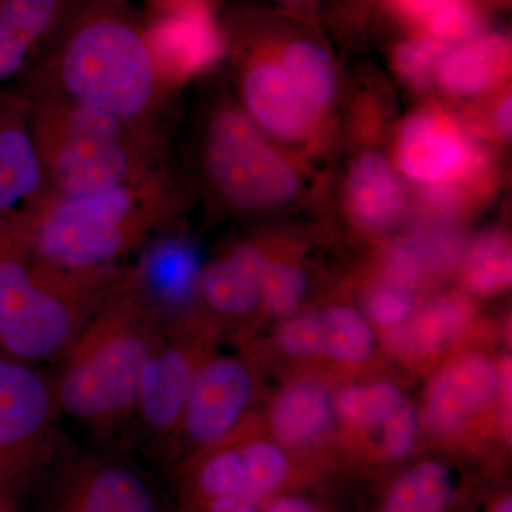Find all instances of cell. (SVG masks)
Instances as JSON below:
<instances>
[{"label": "cell", "instance_id": "cell-22", "mask_svg": "<svg viewBox=\"0 0 512 512\" xmlns=\"http://www.w3.org/2000/svg\"><path fill=\"white\" fill-rule=\"evenodd\" d=\"M350 220L369 232L393 227L406 207V194L393 164L376 151L355 158L345 184Z\"/></svg>", "mask_w": 512, "mask_h": 512}, {"label": "cell", "instance_id": "cell-8", "mask_svg": "<svg viewBox=\"0 0 512 512\" xmlns=\"http://www.w3.org/2000/svg\"><path fill=\"white\" fill-rule=\"evenodd\" d=\"M393 156L397 170L423 188H458L471 201L493 191L487 151L443 107H423L406 117L397 128Z\"/></svg>", "mask_w": 512, "mask_h": 512}, {"label": "cell", "instance_id": "cell-19", "mask_svg": "<svg viewBox=\"0 0 512 512\" xmlns=\"http://www.w3.org/2000/svg\"><path fill=\"white\" fill-rule=\"evenodd\" d=\"M269 258L271 252L261 242L242 241L205 264L198 302L207 315L239 322L259 312Z\"/></svg>", "mask_w": 512, "mask_h": 512}, {"label": "cell", "instance_id": "cell-13", "mask_svg": "<svg viewBox=\"0 0 512 512\" xmlns=\"http://www.w3.org/2000/svg\"><path fill=\"white\" fill-rule=\"evenodd\" d=\"M336 419L367 434L370 457L399 463L412 456L420 439V416L402 387L389 380L352 384L333 399Z\"/></svg>", "mask_w": 512, "mask_h": 512}, {"label": "cell", "instance_id": "cell-6", "mask_svg": "<svg viewBox=\"0 0 512 512\" xmlns=\"http://www.w3.org/2000/svg\"><path fill=\"white\" fill-rule=\"evenodd\" d=\"M202 160L214 190L239 211L281 210L302 190L298 168L242 107L227 104L212 113Z\"/></svg>", "mask_w": 512, "mask_h": 512}, {"label": "cell", "instance_id": "cell-29", "mask_svg": "<svg viewBox=\"0 0 512 512\" xmlns=\"http://www.w3.org/2000/svg\"><path fill=\"white\" fill-rule=\"evenodd\" d=\"M450 49L427 33L404 40L393 52L394 72L413 89H427L436 80L437 67Z\"/></svg>", "mask_w": 512, "mask_h": 512}, {"label": "cell", "instance_id": "cell-18", "mask_svg": "<svg viewBox=\"0 0 512 512\" xmlns=\"http://www.w3.org/2000/svg\"><path fill=\"white\" fill-rule=\"evenodd\" d=\"M242 110L272 140L282 143H308L318 134L319 126L278 57L256 55L242 66L239 76Z\"/></svg>", "mask_w": 512, "mask_h": 512}, {"label": "cell", "instance_id": "cell-17", "mask_svg": "<svg viewBox=\"0 0 512 512\" xmlns=\"http://www.w3.org/2000/svg\"><path fill=\"white\" fill-rule=\"evenodd\" d=\"M498 392V363L481 353L454 357L431 377L421 419L433 433L450 436L490 407Z\"/></svg>", "mask_w": 512, "mask_h": 512}, {"label": "cell", "instance_id": "cell-34", "mask_svg": "<svg viewBox=\"0 0 512 512\" xmlns=\"http://www.w3.org/2000/svg\"><path fill=\"white\" fill-rule=\"evenodd\" d=\"M261 512H325L311 498L295 493H285L266 501Z\"/></svg>", "mask_w": 512, "mask_h": 512}, {"label": "cell", "instance_id": "cell-26", "mask_svg": "<svg viewBox=\"0 0 512 512\" xmlns=\"http://www.w3.org/2000/svg\"><path fill=\"white\" fill-rule=\"evenodd\" d=\"M473 318V306L466 299H440L420 312H414L394 333L396 349L409 357L427 359L437 355L461 335Z\"/></svg>", "mask_w": 512, "mask_h": 512}, {"label": "cell", "instance_id": "cell-23", "mask_svg": "<svg viewBox=\"0 0 512 512\" xmlns=\"http://www.w3.org/2000/svg\"><path fill=\"white\" fill-rule=\"evenodd\" d=\"M335 403L329 390L312 379L293 380L272 400L268 412L272 439L289 451L315 446L335 420Z\"/></svg>", "mask_w": 512, "mask_h": 512}, {"label": "cell", "instance_id": "cell-11", "mask_svg": "<svg viewBox=\"0 0 512 512\" xmlns=\"http://www.w3.org/2000/svg\"><path fill=\"white\" fill-rule=\"evenodd\" d=\"M52 194L28 97L0 90V228L19 231Z\"/></svg>", "mask_w": 512, "mask_h": 512}, {"label": "cell", "instance_id": "cell-30", "mask_svg": "<svg viewBox=\"0 0 512 512\" xmlns=\"http://www.w3.org/2000/svg\"><path fill=\"white\" fill-rule=\"evenodd\" d=\"M481 20L466 0H453L426 19L427 35L454 47L480 35Z\"/></svg>", "mask_w": 512, "mask_h": 512}, {"label": "cell", "instance_id": "cell-35", "mask_svg": "<svg viewBox=\"0 0 512 512\" xmlns=\"http://www.w3.org/2000/svg\"><path fill=\"white\" fill-rule=\"evenodd\" d=\"M453 0H394L397 8L402 10L404 15L413 19H426L429 18L434 10L440 9L441 6Z\"/></svg>", "mask_w": 512, "mask_h": 512}, {"label": "cell", "instance_id": "cell-32", "mask_svg": "<svg viewBox=\"0 0 512 512\" xmlns=\"http://www.w3.org/2000/svg\"><path fill=\"white\" fill-rule=\"evenodd\" d=\"M512 97L511 87L491 94V99L484 101L483 106L478 107L468 116L464 126L470 131L471 136L487 138V140L507 143L512 131Z\"/></svg>", "mask_w": 512, "mask_h": 512}, {"label": "cell", "instance_id": "cell-2", "mask_svg": "<svg viewBox=\"0 0 512 512\" xmlns=\"http://www.w3.org/2000/svg\"><path fill=\"white\" fill-rule=\"evenodd\" d=\"M173 181L158 167L133 183L82 195L52 194L15 231L40 261L69 271L117 269L173 224Z\"/></svg>", "mask_w": 512, "mask_h": 512}, {"label": "cell", "instance_id": "cell-20", "mask_svg": "<svg viewBox=\"0 0 512 512\" xmlns=\"http://www.w3.org/2000/svg\"><path fill=\"white\" fill-rule=\"evenodd\" d=\"M83 0L0 2V83L25 69L46 50L67 16Z\"/></svg>", "mask_w": 512, "mask_h": 512}, {"label": "cell", "instance_id": "cell-10", "mask_svg": "<svg viewBox=\"0 0 512 512\" xmlns=\"http://www.w3.org/2000/svg\"><path fill=\"white\" fill-rule=\"evenodd\" d=\"M256 394V377L239 356L210 355L192 382L177 434L202 451L220 446L247 419Z\"/></svg>", "mask_w": 512, "mask_h": 512}, {"label": "cell", "instance_id": "cell-12", "mask_svg": "<svg viewBox=\"0 0 512 512\" xmlns=\"http://www.w3.org/2000/svg\"><path fill=\"white\" fill-rule=\"evenodd\" d=\"M144 32L165 89H173L217 66L225 53L220 25L207 0H188L150 13Z\"/></svg>", "mask_w": 512, "mask_h": 512}, {"label": "cell", "instance_id": "cell-27", "mask_svg": "<svg viewBox=\"0 0 512 512\" xmlns=\"http://www.w3.org/2000/svg\"><path fill=\"white\" fill-rule=\"evenodd\" d=\"M511 282L512 251L507 232L491 229L478 235L464 259L463 284L467 291L488 298L507 291Z\"/></svg>", "mask_w": 512, "mask_h": 512}, {"label": "cell", "instance_id": "cell-16", "mask_svg": "<svg viewBox=\"0 0 512 512\" xmlns=\"http://www.w3.org/2000/svg\"><path fill=\"white\" fill-rule=\"evenodd\" d=\"M49 512H157V500L136 468L116 458L89 457L64 474Z\"/></svg>", "mask_w": 512, "mask_h": 512}, {"label": "cell", "instance_id": "cell-14", "mask_svg": "<svg viewBox=\"0 0 512 512\" xmlns=\"http://www.w3.org/2000/svg\"><path fill=\"white\" fill-rule=\"evenodd\" d=\"M136 264L123 271L124 282L157 312L165 323L194 315L204 265L187 238L168 229L150 239Z\"/></svg>", "mask_w": 512, "mask_h": 512}, {"label": "cell", "instance_id": "cell-3", "mask_svg": "<svg viewBox=\"0 0 512 512\" xmlns=\"http://www.w3.org/2000/svg\"><path fill=\"white\" fill-rule=\"evenodd\" d=\"M164 322L121 272L62 357L55 377L62 414L106 430L136 409L138 386Z\"/></svg>", "mask_w": 512, "mask_h": 512}, {"label": "cell", "instance_id": "cell-33", "mask_svg": "<svg viewBox=\"0 0 512 512\" xmlns=\"http://www.w3.org/2000/svg\"><path fill=\"white\" fill-rule=\"evenodd\" d=\"M383 274L384 282L413 291L421 278V261L416 249L404 245L390 248L383 258Z\"/></svg>", "mask_w": 512, "mask_h": 512}, {"label": "cell", "instance_id": "cell-9", "mask_svg": "<svg viewBox=\"0 0 512 512\" xmlns=\"http://www.w3.org/2000/svg\"><path fill=\"white\" fill-rule=\"evenodd\" d=\"M210 330L198 313L165 323L148 357L134 413L158 439L178 433L194 377L210 356Z\"/></svg>", "mask_w": 512, "mask_h": 512}, {"label": "cell", "instance_id": "cell-25", "mask_svg": "<svg viewBox=\"0 0 512 512\" xmlns=\"http://www.w3.org/2000/svg\"><path fill=\"white\" fill-rule=\"evenodd\" d=\"M276 57L313 120L322 126L338 94V74L332 56L319 43L299 39L286 45Z\"/></svg>", "mask_w": 512, "mask_h": 512}, {"label": "cell", "instance_id": "cell-36", "mask_svg": "<svg viewBox=\"0 0 512 512\" xmlns=\"http://www.w3.org/2000/svg\"><path fill=\"white\" fill-rule=\"evenodd\" d=\"M485 512H512L511 494L504 493L495 497Z\"/></svg>", "mask_w": 512, "mask_h": 512}, {"label": "cell", "instance_id": "cell-4", "mask_svg": "<svg viewBox=\"0 0 512 512\" xmlns=\"http://www.w3.org/2000/svg\"><path fill=\"white\" fill-rule=\"evenodd\" d=\"M121 272L57 268L0 228V355L32 365L62 359Z\"/></svg>", "mask_w": 512, "mask_h": 512}, {"label": "cell", "instance_id": "cell-37", "mask_svg": "<svg viewBox=\"0 0 512 512\" xmlns=\"http://www.w3.org/2000/svg\"><path fill=\"white\" fill-rule=\"evenodd\" d=\"M150 13H160L164 10L173 9L181 3L188 2V0H147Z\"/></svg>", "mask_w": 512, "mask_h": 512}, {"label": "cell", "instance_id": "cell-21", "mask_svg": "<svg viewBox=\"0 0 512 512\" xmlns=\"http://www.w3.org/2000/svg\"><path fill=\"white\" fill-rule=\"evenodd\" d=\"M511 76V42L504 35H478L451 47L437 67L440 89L460 99L488 96Z\"/></svg>", "mask_w": 512, "mask_h": 512}, {"label": "cell", "instance_id": "cell-7", "mask_svg": "<svg viewBox=\"0 0 512 512\" xmlns=\"http://www.w3.org/2000/svg\"><path fill=\"white\" fill-rule=\"evenodd\" d=\"M62 416L55 377L0 355V510L19 505L55 457Z\"/></svg>", "mask_w": 512, "mask_h": 512}, {"label": "cell", "instance_id": "cell-28", "mask_svg": "<svg viewBox=\"0 0 512 512\" xmlns=\"http://www.w3.org/2000/svg\"><path fill=\"white\" fill-rule=\"evenodd\" d=\"M308 286V276L301 266L271 255L262 282L259 312L276 318H288L302 305Z\"/></svg>", "mask_w": 512, "mask_h": 512}, {"label": "cell", "instance_id": "cell-5", "mask_svg": "<svg viewBox=\"0 0 512 512\" xmlns=\"http://www.w3.org/2000/svg\"><path fill=\"white\" fill-rule=\"evenodd\" d=\"M26 97L53 194L111 190L161 167L160 131L55 97Z\"/></svg>", "mask_w": 512, "mask_h": 512}, {"label": "cell", "instance_id": "cell-38", "mask_svg": "<svg viewBox=\"0 0 512 512\" xmlns=\"http://www.w3.org/2000/svg\"><path fill=\"white\" fill-rule=\"evenodd\" d=\"M0 512H15V511L0 510Z\"/></svg>", "mask_w": 512, "mask_h": 512}, {"label": "cell", "instance_id": "cell-24", "mask_svg": "<svg viewBox=\"0 0 512 512\" xmlns=\"http://www.w3.org/2000/svg\"><path fill=\"white\" fill-rule=\"evenodd\" d=\"M456 493L451 468L436 458H426L393 478L377 512H450Z\"/></svg>", "mask_w": 512, "mask_h": 512}, {"label": "cell", "instance_id": "cell-1", "mask_svg": "<svg viewBox=\"0 0 512 512\" xmlns=\"http://www.w3.org/2000/svg\"><path fill=\"white\" fill-rule=\"evenodd\" d=\"M165 90L136 13L123 0H83L47 46L26 96L158 130Z\"/></svg>", "mask_w": 512, "mask_h": 512}, {"label": "cell", "instance_id": "cell-31", "mask_svg": "<svg viewBox=\"0 0 512 512\" xmlns=\"http://www.w3.org/2000/svg\"><path fill=\"white\" fill-rule=\"evenodd\" d=\"M365 316L372 325L384 330L402 326L416 312L413 293L402 286L382 282L370 289L365 301Z\"/></svg>", "mask_w": 512, "mask_h": 512}, {"label": "cell", "instance_id": "cell-15", "mask_svg": "<svg viewBox=\"0 0 512 512\" xmlns=\"http://www.w3.org/2000/svg\"><path fill=\"white\" fill-rule=\"evenodd\" d=\"M275 345L293 359H322L340 365H360L376 349V333L365 313L353 306L285 318L275 333Z\"/></svg>", "mask_w": 512, "mask_h": 512}]
</instances>
